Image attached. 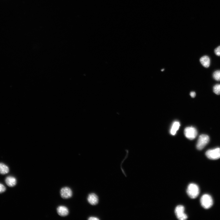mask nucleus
<instances>
[{
    "label": "nucleus",
    "mask_w": 220,
    "mask_h": 220,
    "mask_svg": "<svg viewBox=\"0 0 220 220\" xmlns=\"http://www.w3.org/2000/svg\"><path fill=\"white\" fill-rule=\"evenodd\" d=\"M213 77L216 80L220 81V70H217L215 71L213 73Z\"/></svg>",
    "instance_id": "14"
},
{
    "label": "nucleus",
    "mask_w": 220,
    "mask_h": 220,
    "mask_svg": "<svg viewBox=\"0 0 220 220\" xmlns=\"http://www.w3.org/2000/svg\"><path fill=\"white\" fill-rule=\"evenodd\" d=\"M199 193V188L196 184L192 183L188 185L187 189V193L190 198L192 199L196 198L198 196Z\"/></svg>",
    "instance_id": "1"
},
{
    "label": "nucleus",
    "mask_w": 220,
    "mask_h": 220,
    "mask_svg": "<svg viewBox=\"0 0 220 220\" xmlns=\"http://www.w3.org/2000/svg\"><path fill=\"white\" fill-rule=\"evenodd\" d=\"M190 94L191 97L193 98L196 95L195 92L194 91L191 92L190 93Z\"/></svg>",
    "instance_id": "19"
},
{
    "label": "nucleus",
    "mask_w": 220,
    "mask_h": 220,
    "mask_svg": "<svg viewBox=\"0 0 220 220\" xmlns=\"http://www.w3.org/2000/svg\"><path fill=\"white\" fill-rule=\"evenodd\" d=\"M210 141L209 136L205 134L200 135L197 140L196 147L197 149L201 150L207 145Z\"/></svg>",
    "instance_id": "3"
},
{
    "label": "nucleus",
    "mask_w": 220,
    "mask_h": 220,
    "mask_svg": "<svg viewBox=\"0 0 220 220\" xmlns=\"http://www.w3.org/2000/svg\"><path fill=\"white\" fill-rule=\"evenodd\" d=\"M180 126V123L178 121H174L171 127L170 130V133L171 134L175 135Z\"/></svg>",
    "instance_id": "11"
},
{
    "label": "nucleus",
    "mask_w": 220,
    "mask_h": 220,
    "mask_svg": "<svg viewBox=\"0 0 220 220\" xmlns=\"http://www.w3.org/2000/svg\"><path fill=\"white\" fill-rule=\"evenodd\" d=\"M185 208L182 205L177 206L175 209V213L177 218L180 220H185L187 218V216L184 212Z\"/></svg>",
    "instance_id": "6"
},
{
    "label": "nucleus",
    "mask_w": 220,
    "mask_h": 220,
    "mask_svg": "<svg viewBox=\"0 0 220 220\" xmlns=\"http://www.w3.org/2000/svg\"><path fill=\"white\" fill-rule=\"evenodd\" d=\"M184 134L186 137L188 139L193 140L196 137L197 131L195 128L193 127H189L185 128Z\"/></svg>",
    "instance_id": "5"
},
{
    "label": "nucleus",
    "mask_w": 220,
    "mask_h": 220,
    "mask_svg": "<svg viewBox=\"0 0 220 220\" xmlns=\"http://www.w3.org/2000/svg\"><path fill=\"white\" fill-rule=\"evenodd\" d=\"M87 200L90 204L92 205H95L98 203V197L95 193H92L88 195Z\"/></svg>",
    "instance_id": "8"
},
{
    "label": "nucleus",
    "mask_w": 220,
    "mask_h": 220,
    "mask_svg": "<svg viewBox=\"0 0 220 220\" xmlns=\"http://www.w3.org/2000/svg\"><path fill=\"white\" fill-rule=\"evenodd\" d=\"M214 92L217 95L220 94V84H216L213 87Z\"/></svg>",
    "instance_id": "15"
},
{
    "label": "nucleus",
    "mask_w": 220,
    "mask_h": 220,
    "mask_svg": "<svg viewBox=\"0 0 220 220\" xmlns=\"http://www.w3.org/2000/svg\"><path fill=\"white\" fill-rule=\"evenodd\" d=\"M61 197L64 199H68L72 196V193L71 189L68 187L62 188L60 190Z\"/></svg>",
    "instance_id": "7"
},
{
    "label": "nucleus",
    "mask_w": 220,
    "mask_h": 220,
    "mask_svg": "<svg viewBox=\"0 0 220 220\" xmlns=\"http://www.w3.org/2000/svg\"><path fill=\"white\" fill-rule=\"evenodd\" d=\"M200 202L202 206L205 209L210 208L212 206L213 204L212 197L207 194L202 196L200 199Z\"/></svg>",
    "instance_id": "2"
},
{
    "label": "nucleus",
    "mask_w": 220,
    "mask_h": 220,
    "mask_svg": "<svg viewBox=\"0 0 220 220\" xmlns=\"http://www.w3.org/2000/svg\"><path fill=\"white\" fill-rule=\"evenodd\" d=\"M214 51L216 55L218 56H220V46H218L215 48Z\"/></svg>",
    "instance_id": "17"
},
{
    "label": "nucleus",
    "mask_w": 220,
    "mask_h": 220,
    "mask_svg": "<svg viewBox=\"0 0 220 220\" xmlns=\"http://www.w3.org/2000/svg\"><path fill=\"white\" fill-rule=\"evenodd\" d=\"M205 155L207 158L210 160L218 159L220 158V148L209 149L206 152Z\"/></svg>",
    "instance_id": "4"
},
{
    "label": "nucleus",
    "mask_w": 220,
    "mask_h": 220,
    "mask_svg": "<svg viewBox=\"0 0 220 220\" xmlns=\"http://www.w3.org/2000/svg\"><path fill=\"white\" fill-rule=\"evenodd\" d=\"M89 220H99V219L96 217H90L88 219Z\"/></svg>",
    "instance_id": "18"
},
{
    "label": "nucleus",
    "mask_w": 220,
    "mask_h": 220,
    "mask_svg": "<svg viewBox=\"0 0 220 220\" xmlns=\"http://www.w3.org/2000/svg\"><path fill=\"white\" fill-rule=\"evenodd\" d=\"M9 171V167L5 164L0 163V174H5L8 173Z\"/></svg>",
    "instance_id": "13"
},
{
    "label": "nucleus",
    "mask_w": 220,
    "mask_h": 220,
    "mask_svg": "<svg viewBox=\"0 0 220 220\" xmlns=\"http://www.w3.org/2000/svg\"><path fill=\"white\" fill-rule=\"evenodd\" d=\"M164 70V69H162V70H161V71H163Z\"/></svg>",
    "instance_id": "20"
},
{
    "label": "nucleus",
    "mask_w": 220,
    "mask_h": 220,
    "mask_svg": "<svg viewBox=\"0 0 220 220\" xmlns=\"http://www.w3.org/2000/svg\"><path fill=\"white\" fill-rule=\"evenodd\" d=\"M6 190V188L3 184L0 183V193L4 192Z\"/></svg>",
    "instance_id": "16"
},
{
    "label": "nucleus",
    "mask_w": 220,
    "mask_h": 220,
    "mask_svg": "<svg viewBox=\"0 0 220 220\" xmlns=\"http://www.w3.org/2000/svg\"><path fill=\"white\" fill-rule=\"evenodd\" d=\"M57 212L58 214L61 216H66L69 213L68 208L64 206H58L57 208Z\"/></svg>",
    "instance_id": "9"
},
{
    "label": "nucleus",
    "mask_w": 220,
    "mask_h": 220,
    "mask_svg": "<svg viewBox=\"0 0 220 220\" xmlns=\"http://www.w3.org/2000/svg\"><path fill=\"white\" fill-rule=\"evenodd\" d=\"M200 62L202 65L205 67H208L210 65V60L208 56H204L200 59Z\"/></svg>",
    "instance_id": "12"
},
{
    "label": "nucleus",
    "mask_w": 220,
    "mask_h": 220,
    "mask_svg": "<svg viewBox=\"0 0 220 220\" xmlns=\"http://www.w3.org/2000/svg\"><path fill=\"white\" fill-rule=\"evenodd\" d=\"M5 182L6 185L10 187L15 186L16 184V178L12 176L7 177L5 179Z\"/></svg>",
    "instance_id": "10"
}]
</instances>
